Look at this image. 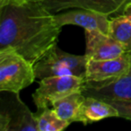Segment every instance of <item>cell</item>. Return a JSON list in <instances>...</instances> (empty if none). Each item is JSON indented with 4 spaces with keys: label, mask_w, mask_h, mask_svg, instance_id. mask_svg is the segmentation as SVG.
<instances>
[{
    "label": "cell",
    "mask_w": 131,
    "mask_h": 131,
    "mask_svg": "<svg viewBox=\"0 0 131 131\" xmlns=\"http://www.w3.org/2000/svg\"><path fill=\"white\" fill-rule=\"evenodd\" d=\"M49 12L57 14L63 10L82 8L93 10L110 18L124 15L131 0H39Z\"/></svg>",
    "instance_id": "cell-6"
},
{
    "label": "cell",
    "mask_w": 131,
    "mask_h": 131,
    "mask_svg": "<svg viewBox=\"0 0 131 131\" xmlns=\"http://www.w3.org/2000/svg\"><path fill=\"white\" fill-rule=\"evenodd\" d=\"M0 130L39 131L36 115L21 100L19 93L1 92Z\"/></svg>",
    "instance_id": "cell-4"
},
{
    "label": "cell",
    "mask_w": 131,
    "mask_h": 131,
    "mask_svg": "<svg viewBox=\"0 0 131 131\" xmlns=\"http://www.w3.org/2000/svg\"><path fill=\"white\" fill-rule=\"evenodd\" d=\"M126 49L110 34L85 30V56L89 60L115 58L127 53Z\"/></svg>",
    "instance_id": "cell-9"
},
{
    "label": "cell",
    "mask_w": 131,
    "mask_h": 131,
    "mask_svg": "<svg viewBox=\"0 0 131 131\" xmlns=\"http://www.w3.org/2000/svg\"><path fill=\"white\" fill-rule=\"evenodd\" d=\"M30 61L12 48L0 49V92L20 93L36 80Z\"/></svg>",
    "instance_id": "cell-2"
},
{
    "label": "cell",
    "mask_w": 131,
    "mask_h": 131,
    "mask_svg": "<svg viewBox=\"0 0 131 131\" xmlns=\"http://www.w3.org/2000/svg\"><path fill=\"white\" fill-rule=\"evenodd\" d=\"M118 111V118H123L131 120V102H122V101H111L108 102Z\"/></svg>",
    "instance_id": "cell-15"
},
{
    "label": "cell",
    "mask_w": 131,
    "mask_h": 131,
    "mask_svg": "<svg viewBox=\"0 0 131 131\" xmlns=\"http://www.w3.org/2000/svg\"><path fill=\"white\" fill-rule=\"evenodd\" d=\"M85 99L82 91L70 93L52 103L51 108L66 121L72 124L77 122V118L83 102Z\"/></svg>",
    "instance_id": "cell-12"
},
{
    "label": "cell",
    "mask_w": 131,
    "mask_h": 131,
    "mask_svg": "<svg viewBox=\"0 0 131 131\" xmlns=\"http://www.w3.org/2000/svg\"><path fill=\"white\" fill-rule=\"evenodd\" d=\"M109 34L119 42L127 52L131 51V21L125 15L110 19Z\"/></svg>",
    "instance_id": "cell-13"
},
{
    "label": "cell",
    "mask_w": 131,
    "mask_h": 131,
    "mask_svg": "<svg viewBox=\"0 0 131 131\" xmlns=\"http://www.w3.org/2000/svg\"><path fill=\"white\" fill-rule=\"evenodd\" d=\"M55 18L61 27L64 25H77L88 31H99L109 34L110 17L98 12L82 8L55 14Z\"/></svg>",
    "instance_id": "cell-8"
},
{
    "label": "cell",
    "mask_w": 131,
    "mask_h": 131,
    "mask_svg": "<svg viewBox=\"0 0 131 131\" xmlns=\"http://www.w3.org/2000/svg\"><path fill=\"white\" fill-rule=\"evenodd\" d=\"M127 19L131 21V4H129L128 6H127V8L125 9V12H124V15Z\"/></svg>",
    "instance_id": "cell-16"
},
{
    "label": "cell",
    "mask_w": 131,
    "mask_h": 131,
    "mask_svg": "<svg viewBox=\"0 0 131 131\" xmlns=\"http://www.w3.org/2000/svg\"><path fill=\"white\" fill-rule=\"evenodd\" d=\"M114 117L118 118V112L110 102L94 97L85 96L79 110L77 122H82L84 125H88L93 122Z\"/></svg>",
    "instance_id": "cell-11"
},
{
    "label": "cell",
    "mask_w": 131,
    "mask_h": 131,
    "mask_svg": "<svg viewBox=\"0 0 131 131\" xmlns=\"http://www.w3.org/2000/svg\"><path fill=\"white\" fill-rule=\"evenodd\" d=\"M39 131H61L70 125L69 122L62 119L50 107L38 110L35 113Z\"/></svg>",
    "instance_id": "cell-14"
},
{
    "label": "cell",
    "mask_w": 131,
    "mask_h": 131,
    "mask_svg": "<svg viewBox=\"0 0 131 131\" xmlns=\"http://www.w3.org/2000/svg\"><path fill=\"white\" fill-rule=\"evenodd\" d=\"M128 52L115 58L104 60H88L85 81L102 82L118 78L130 72Z\"/></svg>",
    "instance_id": "cell-10"
},
{
    "label": "cell",
    "mask_w": 131,
    "mask_h": 131,
    "mask_svg": "<svg viewBox=\"0 0 131 131\" xmlns=\"http://www.w3.org/2000/svg\"><path fill=\"white\" fill-rule=\"evenodd\" d=\"M61 29L39 0H0V49L12 48L34 65L58 44Z\"/></svg>",
    "instance_id": "cell-1"
},
{
    "label": "cell",
    "mask_w": 131,
    "mask_h": 131,
    "mask_svg": "<svg viewBox=\"0 0 131 131\" xmlns=\"http://www.w3.org/2000/svg\"><path fill=\"white\" fill-rule=\"evenodd\" d=\"M88 58L84 55L65 52L55 45L47 54L33 65L36 78L74 75L85 80Z\"/></svg>",
    "instance_id": "cell-3"
},
{
    "label": "cell",
    "mask_w": 131,
    "mask_h": 131,
    "mask_svg": "<svg viewBox=\"0 0 131 131\" xmlns=\"http://www.w3.org/2000/svg\"><path fill=\"white\" fill-rule=\"evenodd\" d=\"M84 79L74 75L49 77L40 79L39 87L32 94L38 110L50 107L52 103L70 93L82 91Z\"/></svg>",
    "instance_id": "cell-5"
},
{
    "label": "cell",
    "mask_w": 131,
    "mask_h": 131,
    "mask_svg": "<svg viewBox=\"0 0 131 131\" xmlns=\"http://www.w3.org/2000/svg\"><path fill=\"white\" fill-rule=\"evenodd\" d=\"M82 93L85 96L111 102H131V70L128 74L111 80L84 81Z\"/></svg>",
    "instance_id": "cell-7"
},
{
    "label": "cell",
    "mask_w": 131,
    "mask_h": 131,
    "mask_svg": "<svg viewBox=\"0 0 131 131\" xmlns=\"http://www.w3.org/2000/svg\"><path fill=\"white\" fill-rule=\"evenodd\" d=\"M128 55H129V58H130V65H131V51L128 52Z\"/></svg>",
    "instance_id": "cell-17"
}]
</instances>
